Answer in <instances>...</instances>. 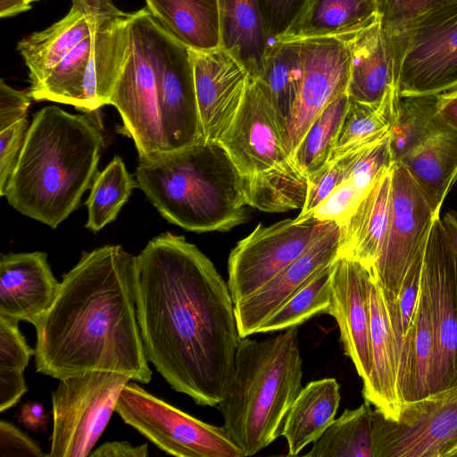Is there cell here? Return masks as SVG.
Here are the masks:
<instances>
[{"mask_svg": "<svg viewBox=\"0 0 457 457\" xmlns=\"http://www.w3.org/2000/svg\"><path fill=\"white\" fill-rule=\"evenodd\" d=\"M135 291L148 361L175 391L218 406L241 338L228 283L195 245L165 232L136 256Z\"/></svg>", "mask_w": 457, "mask_h": 457, "instance_id": "1", "label": "cell"}, {"mask_svg": "<svg viewBox=\"0 0 457 457\" xmlns=\"http://www.w3.org/2000/svg\"><path fill=\"white\" fill-rule=\"evenodd\" d=\"M135 262L121 245L82 252L35 326L37 373L59 380L113 371L150 382L137 316Z\"/></svg>", "mask_w": 457, "mask_h": 457, "instance_id": "2", "label": "cell"}, {"mask_svg": "<svg viewBox=\"0 0 457 457\" xmlns=\"http://www.w3.org/2000/svg\"><path fill=\"white\" fill-rule=\"evenodd\" d=\"M104 145L85 115L49 105L34 114L4 196L23 215L56 228L80 204Z\"/></svg>", "mask_w": 457, "mask_h": 457, "instance_id": "3", "label": "cell"}, {"mask_svg": "<svg viewBox=\"0 0 457 457\" xmlns=\"http://www.w3.org/2000/svg\"><path fill=\"white\" fill-rule=\"evenodd\" d=\"M136 179L161 215L185 229L228 231L248 220L242 175L219 142L139 159Z\"/></svg>", "mask_w": 457, "mask_h": 457, "instance_id": "4", "label": "cell"}, {"mask_svg": "<svg viewBox=\"0 0 457 457\" xmlns=\"http://www.w3.org/2000/svg\"><path fill=\"white\" fill-rule=\"evenodd\" d=\"M297 327L253 340L241 337L218 407L223 427L245 457L281 436L286 416L302 389Z\"/></svg>", "mask_w": 457, "mask_h": 457, "instance_id": "5", "label": "cell"}, {"mask_svg": "<svg viewBox=\"0 0 457 457\" xmlns=\"http://www.w3.org/2000/svg\"><path fill=\"white\" fill-rule=\"evenodd\" d=\"M386 30L401 97L457 87V1Z\"/></svg>", "mask_w": 457, "mask_h": 457, "instance_id": "6", "label": "cell"}, {"mask_svg": "<svg viewBox=\"0 0 457 457\" xmlns=\"http://www.w3.org/2000/svg\"><path fill=\"white\" fill-rule=\"evenodd\" d=\"M129 380L125 374L100 370L59 379L52 392L53 432L47 456L89 455Z\"/></svg>", "mask_w": 457, "mask_h": 457, "instance_id": "7", "label": "cell"}, {"mask_svg": "<svg viewBox=\"0 0 457 457\" xmlns=\"http://www.w3.org/2000/svg\"><path fill=\"white\" fill-rule=\"evenodd\" d=\"M115 411L168 454L178 457H245L224 427L201 421L153 395L136 382L123 387Z\"/></svg>", "mask_w": 457, "mask_h": 457, "instance_id": "8", "label": "cell"}, {"mask_svg": "<svg viewBox=\"0 0 457 457\" xmlns=\"http://www.w3.org/2000/svg\"><path fill=\"white\" fill-rule=\"evenodd\" d=\"M421 279L434 333L432 395L457 387V257L439 216L426 240Z\"/></svg>", "mask_w": 457, "mask_h": 457, "instance_id": "9", "label": "cell"}, {"mask_svg": "<svg viewBox=\"0 0 457 457\" xmlns=\"http://www.w3.org/2000/svg\"><path fill=\"white\" fill-rule=\"evenodd\" d=\"M333 222L286 219L259 224L230 252L228 286L234 304L258 291L300 257Z\"/></svg>", "mask_w": 457, "mask_h": 457, "instance_id": "10", "label": "cell"}, {"mask_svg": "<svg viewBox=\"0 0 457 457\" xmlns=\"http://www.w3.org/2000/svg\"><path fill=\"white\" fill-rule=\"evenodd\" d=\"M374 457H444L457 442V387L404 403L396 420L372 412Z\"/></svg>", "mask_w": 457, "mask_h": 457, "instance_id": "11", "label": "cell"}, {"mask_svg": "<svg viewBox=\"0 0 457 457\" xmlns=\"http://www.w3.org/2000/svg\"><path fill=\"white\" fill-rule=\"evenodd\" d=\"M147 8L132 12L127 62L110 104L122 119L139 159L162 154L156 105V79L146 22Z\"/></svg>", "mask_w": 457, "mask_h": 457, "instance_id": "12", "label": "cell"}, {"mask_svg": "<svg viewBox=\"0 0 457 457\" xmlns=\"http://www.w3.org/2000/svg\"><path fill=\"white\" fill-rule=\"evenodd\" d=\"M436 217L405 166L394 163L387 230L372 270L382 286L395 296Z\"/></svg>", "mask_w": 457, "mask_h": 457, "instance_id": "13", "label": "cell"}, {"mask_svg": "<svg viewBox=\"0 0 457 457\" xmlns=\"http://www.w3.org/2000/svg\"><path fill=\"white\" fill-rule=\"evenodd\" d=\"M219 143L242 176L263 171L292 156L287 127L261 79L249 77L241 106Z\"/></svg>", "mask_w": 457, "mask_h": 457, "instance_id": "14", "label": "cell"}, {"mask_svg": "<svg viewBox=\"0 0 457 457\" xmlns=\"http://www.w3.org/2000/svg\"><path fill=\"white\" fill-rule=\"evenodd\" d=\"M301 42L303 79L287 127L292 155L317 115L347 92L350 78L351 54L347 42L336 37Z\"/></svg>", "mask_w": 457, "mask_h": 457, "instance_id": "15", "label": "cell"}, {"mask_svg": "<svg viewBox=\"0 0 457 457\" xmlns=\"http://www.w3.org/2000/svg\"><path fill=\"white\" fill-rule=\"evenodd\" d=\"M190 54L203 137L220 142L241 106L250 76L221 46L209 50L190 48Z\"/></svg>", "mask_w": 457, "mask_h": 457, "instance_id": "16", "label": "cell"}, {"mask_svg": "<svg viewBox=\"0 0 457 457\" xmlns=\"http://www.w3.org/2000/svg\"><path fill=\"white\" fill-rule=\"evenodd\" d=\"M341 229L333 222L300 257L251 295L235 303L240 337L258 333L264 321L339 255Z\"/></svg>", "mask_w": 457, "mask_h": 457, "instance_id": "17", "label": "cell"}, {"mask_svg": "<svg viewBox=\"0 0 457 457\" xmlns=\"http://www.w3.org/2000/svg\"><path fill=\"white\" fill-rule=\"evenodd\" d=\"M369 280L370 269L359 261L338 255L334 262L328 314L337 320L345 353L362 382L371 370Z\"/></svg>", "mask_w": 457, "mask_h": 457, "instance_id": "18", "label": "cell"}, {"mask_svg": "<svg viewBox=\"0 0 457 457\" xmlns=\"http://www.w3.org/2000/svg\"><path fill=\"white\" fill-rule=\"evenodd\" d=\"M59 285L46 253L2 254L0 316L35 327L52 305Z\"/></svg>", "mask_w": 457, "mask_h": 457, "instance_id": "19", "label": "cell"}, {"mask_svg": "<svg viewBox=\"0 0 457 457\" xmlns=\"http://www.w3.org/2000/svg\"><path fill=\"white\" fill-rule=\"evenodd\" d=\"M371 370L363 382L364 400L396 420L402 402L397 386V350L385 288L372 269L369 280Z\"/></svg>", "mask_w": 457, "mask_h": 457, "instance_id": "20", "label": "cell"}, {"mask_svg": "<svg viewBox=\"0 0 457 457\" xmlns=\"http://www.w3.org/2000/svg\"><path fill=\"white\" fill-rule=\"evenodd\" d=\"M345 42L351 54L349 97L364 104L381 102L395 86L390 40L380 14Z\"/></svg>", "mask_w": 457, "mask_h": 457, "instance_id": "21", "label": "cell"}, {"mask_svg": "<svg viewBox=\"0 0 457 457\" xmlns=\"http://www.w3.org/2000/svg\"><path fill=\"white\" fill-rule=\"evenodd\" d=\"M131 16L132 12L108 20L92 33L83 112L110 104L127 62Z\"/></svg>", "mask_w": 457, "mask_h": 457, "instance_id": "22", "label": "cell"}, {"mask_svg": "<svg viewBox=\"0 0 457 457\" xmlns=\"http://www.w3.org/2000/svg\"><path fill=\"white\" fill-rule=\"evenodd\" d=\"M378 15L374 0H307L292 25L273 41L322 37L346 41L370 25Z\"/></svg>", "mask_w": 457, "mask_h": 457, "instance_id": "23", "label": "cell"}, {"mask_svg": "<svg viewBox=\"0 0 457 457\" xmlns=\"http://www.w3.org/2000/svg\"><path fill=\"white\" fill-rule=\"evenodd\" d=\"M439 216L443 203L457 181V131L441 120L429 136L402 162Z\"/></svg>", "mask_w": 457, "mask_h": 457, "instance_id": "24", "label": "cell"}, {"mask_svg": "<svg viewBox=\"0 0 457 457\" xmlns=\"http://www.w3.org/2000/svg\"><path fill=\"white\" fill-rule=\"evenodd\" d=\"M391 170L386 171L362 199L353 214L340 226L339 255L374 268L386 234Z\"/></svg>", "mask_w": 457, "mask_h": 457, "instance_id": "25", "label": "cell"}, {"mask_svg": "<svg viewBox=\"0 0 457 457\" xmlns=\"http://www.w3.org/2000/svg\"><path fill=\"white\" fill-rule=\"evenodd\" d=\"M396 350L397 386L402 404L428 396L434 361V333L422 279L412 323L397 344Z\"/></svg>", "mask_w": 457, "mask_h": 457, "instance_id": "26", "label": "cell"}, {"mask_svg": "<svg viewBox=\"0 0 457 457\" xmlns=\"http://www.w3.org/2000/svg\"><path fill=\"white\" fill-rule=\"evenodd\" d=\"M219 9L220 46L260 79L270 45L260 0H219Z\"/></svg>", "mask_w": 457, "mask_h": 457, "instance_id": "27", "label": "cell"}, {"mask_svg": "<svg viewBox=\"0 0 457 457\" xmlns=\"http://www.w3.org/2000/svg\"><path fill=\"white\" fill-rule=\"evenodd\" d=\"M340 399V386L332 378L314 380L302 387L286 416L281 432L287 442L288 456L299 454L332 424Z\"/></svg>", "mask_w": 457, "mask_h": 457, "instance_id": "28", "label": "cell"}, {"mask_svg": "<svg viewBox=\"0 0 457 457\" xmlns=\"http://www.w3.org/2000/svg\"><path fill=\"white\" fill-rule=\"evenodd\" d=\"M101 24L91 23L73 8L49 28L21 40L17 49L29 69L30 87L45 79L51 71Z\"/></svg>", "mask_w": 457, "mask_h": 457, "instance_id": "29", "label": "cell"}, {"mask_svg": "<svg viewBox=\"0 0 457 457\" xmlns=\"http://www.w3.org/2000/svg\"><path fill=\"white\" fill-rule=\"evenodd\" d=\"M152 15L194 50L220 46L219 0H145Z\"/></svg>", "mask_w": 457, "mask_h": 457, "instance_id": "30", "label": "cell"}, {"mask_svg": "<svg viewBox=\"0 0 457 457\" xmlns=\"http://www.w3.org/2000/svg\"><path fill=\"white\" fill-rule=\"evenodd\" d=\"M401 96L396 88L378 104L349 102L328 162H336L371 147L386 138L395 119Z\"/></svg>", "mask_w": 457, "mask_h": 457, "instance_id": "31", "label": "cell"}, {"mask_svg": "<svg viewBox=\"0 0 457 457\" xmlns=\"http://www.w3.org/2000/svg\"><path fill=\"white\" fill-rule=\"evenodd\" d=\"M248 206L266 212L302 209L307 194L308 175L293 156L263 171L242 176Z\"/></svg>", "mask_w": 457, "mask_h": 457, "instance_id": "32", "label": "cell"}, {"mask_svg": "<svg viewBox=\"0 0 457 457\" xmlns=\"http://www.w3.org/2000/svg\"><path fill=\"white\" fill-rule=\"evenodd\" d=\"M373 409L368 401L358 408L346 409L313 442L309 457H374Z\"/></svg>", "mask_w": 457, "mask_h": 457, "instance_id": "33", "label": "cell"}, {"mask_svg": "<svg viewBox=\"0 0 457 457\" xmlns=\"http://www.w3.org/2000/svg\"><path fill=\"white\" fill-rule=\"evenodd\" d=\"M303 73L301 41H273L269 45L259 79L268 87L273 104L286 127L300 90Z\"/></svg>", "mask_w": 457, "mask_h": 457, "instance_id": "34", "label": "cell"}, {"mask_svg": "<svg viewBox=\"0 0 457 457\" xmlns=\"http://www.w3.org/2000/svg\"><path fill=\"white\" fill-rule=\"evenodd\" d=\"M137 187V181L121 158L115 156L102 171H98L90 187L86 202L88 211L86 228L97 232L115 220Z\"/></svg>", "mask_w": 457, "mask_h": 457, "instance_id": "35", "label": "cell"}, {"mask_svg": "<svg viewBox=\"0 0 457 457\" xmlns=\"http://www.w3.org/2000/svg\"><path fill=\"white\" fill-rule=\"evenodd\" d=\"M437 96L401 97L389 134L394 163L401 162L440 123Z\"/></svg>", "mask_w": 457, "mask_h": 457, "instance_id": "36", "label": "cell"}, {"mask_svg": "<svg viewBox=\"0 0 457 457\" xmlns=\"http://www.w3.org/2000/svg\"><path fill=\"white\" fill-rule=\"evenodd\" d=\"M333 264L334 262L323 268L275 311L260 327L258 333L282 331L297 327L317 314H328L332 296Z\"/></svg>", "mask_w": 457, "mask_h": 457, "instance_id": "37", "label": "cell"}, {"mask_svg": "<svg viewBox=\"0 0 457 457\" xmlns=\"http://www.w3.org/2000/svg\"><path fill=\"white\" fill-rule=\"evenodd\" d=\"M348 102L345 92L328 104L312 120L293 153L294 160L307 175L328 162Z\"/></svg>", "mask_w": 457, "mask_h": 457, "instance_id": "38", "label": "cell"}, {"mask_svg": "<svg viewBox=\"0 0 457 457\" xmlns=\"http://www.w3.org/2000/svg\"><path fill=\"white\" fill-rule=\"evenodd\" d=\"M18 320L0 316V387L27 389L23 371L35 354L18 327Z\"/></svg>", "mask_w": 457, "mask_h": 457, "instance_id": "39", "label": "cell"}, {"mask_svg": "<svg viewBox=\"0 0 457 457\" xmlns=\"http://www.w3.org/2000/svg\"><path fill=\"white\" fill-rule=\"evenodd\" d=\"M370 189L361 187L350 178L344 179L312 211L309 219L342 225L353 214Z\"/></svg>", "mask_w": 457, "mask_h": 457, "instance_id": "40", "label": "cell"}, {"mask_svg": "<svg viewBox=\"0 0 457 457\" xmlns=\"http://www.w3.org/2000/svg\"><path fill=\"white\" fill-rule=\"evenodd\" d=\"M424 248L425 245L419 251L409 267L399 292L395 296L402 330L401 339L409 330L417 309L421 287Z\"/></svg>", "mask_w": 457, "mask_h": 457, "instance_id": "41", "label": "cell"}, {"mask_svg": "<svg viewBox=\"0 0 457 457\" xmlns=\"http://www.w3.org/2000/svg\"><path fill=\"white\" fill-rule=\"evenodd\" d=\"M341 181V170L336 162H328L308 174L306 199L300 213L295 218V220L302 222L309 220L312 211Z\"/></svg>", "mask_w": 457, "mask_h": 457, "instance_id": "42", "label": "cell"}, {"mask_svg": "<svg viewBox=\"0 0 457 457\" xmlns=\"http://www.w3.org/2000/svg\"><path fill=\"white\" fill-rule=\"evenodd\" d=\"M457 0H378L382 23L390 29L415 17Z\"/></svg>", "mask_w": 457, "mask_h": 457, "instance_id": "43", "label": "cell"}, {"mask_svg": "<svg viewBox=\"0 0 457 457\" xmlns=\"http://www.w3.org/2000/svg\"><path fill=\"white\" fill-rule=\"evenodd\" d=\"M29 125L24 118L0 132V195L16 166Z\"/></svg>", "mask_w": 457, "mask_h": 457, "instance_id": "44", "label": "cell"}, {"mask_svg": "<svg viewBox=\"0 0 457 457\" xmlns=\"http://www.w3.org/2000/svg\"><path fill=\"white\" fill-rule=\"evenodd\" d=\"M307 0H260L269 37L285 33Z\"/></svg>", "mask_w": 457, "mask_h": 457, "instance_id": "45", "label": "cell"}, {"mask_svg": "<svg viewBox=\"0 0 457 457\" xmlns=\"http://www.w3.org/2000/svg\"><path fill=\"white\" fill-rule=\"evenodd\" d=\"M43 457L39 445L13 424L0 421V457Z\"/></svg>", "mask_w": 457, "mask_h": 457, "instance_id": "46", "label": "cell"}, {"mask_svg": "<svg viewBox=\"0 0 457 457\" xmlns=\"http://www.w3.org/2000/svg\"><path fill=\"white\" fill-rule=\"evenodd\" d=\"M32 99L29 91L18 90L0 80V132L27 118Z\"/></svg>", "mask_w": 457, "mask_h": 457, "instance_id": "47", "label": "cell"}, {"mask_svg": "<svg viewBox=\"0 0 457 457\" xmlns=\"http://www.w3.org/2000/svg\"><path fill=\"white\" fill-rule=\"evenodd\" d=\"M71 8L94 24H102L127 13L119 10L112 0H71Z\"/></svg>", "mask_w": 457, "mask_h": 457, "instance_id": "48", "label": "cell"}, {"mask_svg": "<svg viewBox=\"0 0 457 457\" xmlns=\"http://www.w3.org/2000/svg\"><path fill=\"white\" fill-rule=\"evenodd\" d=\"M91 457H147V444L133 446L126 441L105 442L90 453Z\"/></svg>", "mask_w": 457, "mask_h": 457, "instance_id": "49", "label": "cell"}, {"mask_svg": "<svg viewBox=\"0 0 457 457\" xmlns=\"http://www.w3.org/2000/svg\"><path fill=\"white\" fill-rule=\"evenodd\" d=\"M17 419L27 428L34 431L39 428L46 429L47 424L44 405L36 401L23 403L19 410Z\"/></svg>", "mask_w": 457, "mask_h": 457, "instance_id": "50", "label": "cell"}, {"mask_svg": "<svg viewBox=\"0 0 457 457\" xmlns=\"http://www.w3.org/2000/svg\"><path fill=\"white\" fill-rule=\"evenodd\" d=\"M436 113L445 125L457 131V87L437 96Z\"/></svg>", "mask_w": 457, "mask_h": 457, "instance_id": "51", "label": "cell"}, {"mask_svg": "<svg viewBox=\"0 0 457 457\" xmlns=\"http://www.w3.org/2000/svg\"><path fill=\"white\" fill-rule=\"evenodd\" d=\"M36 1L38 0H0V16L5 18L23 12Z\"/></svg>", "mask_w": 457, "mask_h": 457, "instance_id": "52", "label": "cell"}, {"mask_svg": "<svg viewBox=\"0 0 457 457\" xmlns=\"http://www.w3.org/2000/svg\"><path fill=\"white\" fill-rule=\"evenodd\" d=\"M441 220L448 240L457 257V213L446 212Z\"/></svg>", "mask_w": 457, "mask_h": 457, "instance_id": "53", "label": "cell"}, {"mask_svg": "<svg viewBox=\"0 0 457 457\" xmlns=\"http://www.w3.org/2000/svg\"><path fill=\"white\" fill-rule=\"evenodd\" d=\"M444 457H457V442L445 452Z\"/></svg>", "mask_w": 457, "mask_h": 457, "instance_id": "54", "label": "cell"}, {"mask_svg": "<svg viewBox=\"0 0 457 457\" xmlns=\"http://www.w3.org/2000/svg\"><path fill=\"white\" fill-rule=\"evenodd\" d=\"M374 1H376V2H377L378 0H374Z\"/></svg>", "mask_w": 457, "mask_h": 457, "instance_id": "55", "label": "cell"}]
</instances>
